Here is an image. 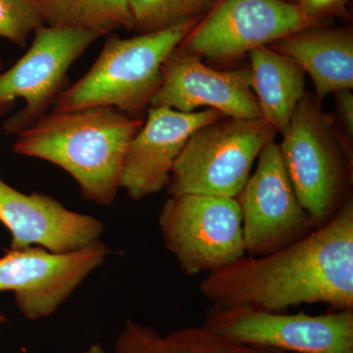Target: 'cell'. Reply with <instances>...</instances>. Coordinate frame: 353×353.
<instances>
[{
    "mask_svg": "<svg viewBox=\"0 0 353 353\" xmlns=\"http://www.w3.org/2000/svg\"><path fill=\"white\" fill-rule=\"evenodd\" d=\"M199 292L217 307L280 312L301 304L353 309V199L326 224L277 252L209 273Z\"/></svg>",
    "mask_w": 353,
    "mask_h": 353,
    "instance_id": "6da1fadb",
    "label": "cell"
},
{
    "mask_svg": "<svg viewBox=\"0 0 353 353\" xmlns=\"http://www.w3.org/2000/svg\"><path fill=\"white\" fill-rule=\"evenodd\" d=\"M143 124L109 106L51 111L18 134L13 152L57 165L76 181L83 199L108 206L120 189L128 145Z\"/></svg>",
    "mask_w": 353,
    "mask_h": 353,
    "instance_id": "7a4b0ae2",
    "label": "cell"
},
{
    "mask_svg": "<svg viewBox=\"0 0 353 353\" xmlns=\"http://www.w3.org/2000/svg\"><path fill=\"white\" fill-rule=\"evenodd\" d=\"M194 19L134 38L109 37L90 70L58 95L52 111L109 106L141 118L161 82V67L197 24Z\"/></svg>",
    "mask_w": 353,
    "mask_h": 353,
    "instance_id": "3957f363",
    "label": "cell"
},
{
    "mask_svg": "<svg viewBox=\"0 0 353 353\" xmlns=\"http://www.w3.org/2000/svg\"><path fill=\"white\" fill-rule=\"evenodd\" d=\"M331 125L317 99L304 94L279 143L297 199L316 228L352 199V152Z\"/></svg>",
    "mask_w": 353,
    "mask_h": 353,
    "instance_id": "277c9868",
    "label": "cell"
},
{
    "mask_svg": "<svg viewBox=\"0 0 353 353\" xmlns=\"http://www.w3.org/2000/svg\"><path fill=\"white\" fill-rule=\"evenodd\" d=\"M277 130L263 118L224 117L196 130L172 168L169 196L209 194L236 197L255 159L275 141Z\"/></svg>",
    "mask_w": 353,
    "mask_h": 353,
    "instance_id": "5b68a950",
    "label": "cell"
},
{
    "mask_svg": "<svg viewBox=\"0 0 353 353\" xmlns=\"http://www.w3.org/2000/svg\"><path fill=\"white\" fill-rule=\"evenodd\" d=\"M158 223L165 248L188 275L212 273L246 254L236 197L169 196Z\"/></svg>",
    "mask_w": 353,
    "mask_h": 353,
    "instance_id": "8992f818",
    "label": "cell"
},
{
    "mask_svg": "<svg viewBox=\"0 0 353 353\" xmlns=\"http://www.w3.org/2000/svg\"><path fill=\"white\" fill-rule=\"evenodd\" d=\"M99 32L43 25L34 32L31 46L16 63L0 71V115L18 99L26 106L3 123L7 134H19L53 108L68 83L70 67L101 38Z\"/></svg>",
    "mask_w": 353,
    "mask_h": 353,
    "instance_id": "52a82bcc",
    "label": "cell"
},
{
    "mask_svg": "<svg viewBox=\"0 0 353 353\" xmlns=\"http://www.w3.org/2000/svg\"><path fill=\"white\" fill-rule=\"evenodd\" d=\"M203 325L250 347L297 353H353V309L309 315L209 306Z\"/></svg>",
    "mask_w": 353,
    "mask_h": 353,
    "instance_id": "ba28073f",
    "label": "cell"
},
{
    "mask_svg": "<svg viewBox=\"0 0 353 353\" xmlns=\"http://www.w3.org/2000/svg\"><path fill=\"white\" fill-rule=\"evenodd\" d=\"M312 23L301 7L285 0H220L178 48L199 59L229 61Z\"/></svg>",
    "mask_w": 353,
    "mask_h": 353,
    "instance_id": "9c48e42d",
    "label": "cell"
},
{
    "mask_svg": "<svg viewBox=\"0 0 353 353\" xmlns=\"http://www.w3.org/2000/svg\"><path fill=\"white\" fill-rule=\"evenodd\" d=\"M236 199L243 218L245 253L250 256L277 252L316 229L297 199L275 141L260 152L254 173Z\"/></svg>",
    "mask_w": 353,
    "mask_h": 353,
    "instance_id": "30bf717a",
    "label": "cell"
},
{
    "mask_svg": "<svg viewBox=\"0 0 353 353\" xmlns=\"http://www.w3.org/2000/svg\"><path fill=\"white\" fill-rule=\"evenodd\" d=\"M109 253L101 241L71 252L39 246L8 250L0 257V292H13L26 319H44L57 312Z\"/></svg>",
    "mask_w": 353,
    "mask_h": 353,
    "instance_id": "8fae6325",
    "label": "cell"
},
{
    "mask_svg": "<svg viewBox=\"0 0 353 353\" xmlns=\"http://www.w3.org/2000/svg\"><path fill=\"white\" fill-rule=\"evenodd\" d=\"M252 85L250 68L219 71L176 48L162 64L161 82L150 108L190 113L208 106L227 117L260 119L261 109Z\"/></svg>",
    "mask_w": 353,
    "mask_h": 353,
    "instance_id": "7c38bea8",
    "label": "cell"
},
{
    "mask_svg": "<svg viewBox=\"0 0 353 353\" xmlns=\"http://www.w3.org/2000/svg\"><path fill=\"white\" fill-rule=\"evenodd\" d=\"M227 117L216 109L185 113L150 108L146 120L130 141L123 162L120 189L141 201L166 188L172 168L188 139L199 128Z\"/></svg>",
    "mask_w": 353,
    "mask_h": 353,
    "instance_id": "4fadbf2b",
    "label": "cell"
},
{
    "mask_svg": "<svg viewBox=\"0 0 353 353\" xmlns=\"http://www.w3.org/2000/svg\"><path fill=\"white\" fill-rule=\"evenodd\" d=\"M0 222L10 232L11 250L39 246L51 252H75L101 241L103 223L75 212L46 194H24L0 176Z\"/></svg>",
    "mask_w": 353,
    "mask_h": 353,
    "instance_id": "5bb4252c",
    "label": "cell"
},
{
    "mask_svg": "<svg viewBox=\"0 0 353 353\" xmlns=\"http://www.w3.org/2000/svg\"><path fill=\"white\" fill-rule=\"evenodd\" d=\"M272 44L274 50L294 60L310 76L317 101L353 88V39L350 32L306 28Z\"/></svg>",
    "mask_w": 353,
    "mask_h": 353,
    "instance_id": "9a60e30c",
    "label": "cell"
},
{
    "mask_svg": "<svg viewBox=\"0 0 353 353\" xmlns=\"http://www.w3.org/2000/svg\"><path fill=\"white\" fill-rule=\"evenodd\" d=\"M252 90L262 118L284 134L304 97L305 73L296 62L266 46L248 52Z\"/></svg>",
    "mask_w": 353,
    "mask_h": 353,
    "instance_id": "2e32d148",
    "label": "cell"
},
{
    "mask_svg": "<svg viewBox=\"0 0 353 353\" xmlns=\"http://www.w3.org/2000/svg\"><path fill=\"white\" fill-rule=\"evenodd\" d=\"M115 353H261L222 336L205 325L161 334L152 327L128 319L115 343Z\"/></svg>",
    "mask_w": 353,
    "mask_h": 353,
    "instance_id": "e0dca14e",
    "label": "cell"
},
{
    "mask_svg": "<svg viewBox=\"0 0 353 353\" xmlns=\"http://www.w3.org/2000/svg\"><path fill=\"white\" fill-rule=\"evenodd\" d=\"M44 24L85 30L101 36L118 28L132 30L127 0H41Z\"/></svg>",
    "mask_w": 353,
    "mask_h": 353,
    "instance_id": "ac0fdd59",
    "label": "cell"
},
{
    "mask_svg": "<svg viewBox=\"0 0 353 353\" xmlns=\"http://www.w3.org/2000/svg\"><path fill=\"white\" fill-rule=\"evenodd\" d=\"M218 0H127L132 30L141 34L162 31L187 21L199 19Z\"/></svg>",
    "mask_w": 353,
    "mask_h": 353,
    "instance_id": "d6986e66",
    "label": "cell"
},
{
    "mask_svg": "<svg viewBox=\"0 0 353 353\" xmlns=\"http://www.w3.org/2000/svg\"><path fill=\"white\" fill-rule=\"evenodd\" d=\"M43 25L41 0H0V39L23 48L30 34Z\"/></svg>",
    "mask_w": 353,
    "mask_h": 353,
    "instance_id": "ffe728a7",
    "label": "cell"
},
{
    "mask_svg": "<svg viewBox=\"0 0 353 353\" xmlns=\"http://www.w3.org/2000/svg\"><path fill=\"white\" fill-rule=\"evenodd\" d=\"M336 94V105L343 127L347 132V138L353 136V94L352 90H341Z\"/></svg>",
    "mask_w": 353,
    "mask_h": 353,
    "instance_id": "44dd1931",
    "label": "cell"
},
{
    "mask_svg": "<svg viewBox=\"0 0 353 353\" xmlns=\"http://www.w3.org/2000/svg\"><path fill=\"white\" fill-rule=\"evenodd\" d=\"M338 0H301L299 4L301 10L303 11L309 17L313 18L321 11L328 8V7L333 6L334 2Z\"/></svg>",
    "mask_w": 353,
    "mask_h": 353,
    "instance_id": "7402d4cb",
    "label": "cell"
},
{
    "mask_svg": "<svg viewBox=\"0 0 353 353\" xmlns=\"http://www.w3.org/2000/svg\"><path fill=\"white\" fill-rule=\"evenodd\" d=\"M79 353H109L104 350L103 347H101L99 343H94V345H90V347L87 348V350H83V352H81Z\"/></svg>",
    "mask_w": 353,
    "mask_h": 353,
    "instance_id": "603a6c76",
    "label": "cell"
},
{
    "mask_svg": "<svg viewBox=\"0 0 353 353\" xmlns=\"http://www.w3.org/2000/svg\"><path fill=\"white\" fill-rule=\"evenodd\" d=\"M259 348H260V352H261V353H297V352H284V350H274V348H268V347H259Z\"/></svg>",
    "mask_w": 353,
    "mask_h": 353,
    "instance_id": "cb8c5ba5",
    "label": "cell"
},
{
    "mask_svg": "<svg viewBox=\"0 0 353 353\" xmlns=\"http://www.w3.org/2000/svg\"><path fill=\"white\" fill-rule=\"evenodd\" d=\"M6 318L4 317V315L2 314L1 312H0V327L2 326V325L4 324V323H6Z\"/></svg>",
    "mask_w": 353,
    "mask_h": 353,
    "instance_id": "d4e9b609",
    "label": "cell"
},
{
    "mask_svg": "<svg viewBox=\"0 0 353 353\" xmlns=\"http://www.w3.org/2000/svg\"><path fill=\"white\" fill-rule=\"evenodd\" d=\"M3 69V61H2V58L0 57V71H2Z\"/></svg>",
    "mask_w": 353,
    "mask_h": 353,
    "instance_id": "484cf974",
    "label": "cell"
}]
</instances>
